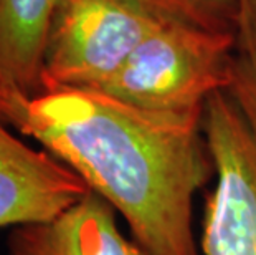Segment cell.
Wrapping results in <instances>:
<instances>
[{
  "label": "cell",
  "instance_id": "1",
  "mask_svg": "<svg viewBox=\"0 0 256 255\" xmlns=\"http://www.w3.org/2000/svg\"><path fill=\"white\" fill-rule=\"evenodd\" d=\"M204 111L142 110L78 86L0 96V118L110 202L146 255H200L194 202L215 176Z\"/></svg>",
  "mask_w": 256,
  "mask_h": 255
},
{
  "label": "cell",
  "instance_id": "2",
  "mask_svg": "<svg viewBox=\"0 0 256 255\" xmlns=\"http://www.w3.org/2000/svg\"><path fill=\"white\" fill-rule=\"evenodd\" d=\"M233 43L235 34L159 19L122 67L92 90L142 110H204L212 95L225 91Z\"/></svg>",
  "mask_w": 256,
  "mask_h": 255
},
{
  "label": "cell",
  "instance_id": "3",
  "mask_svg": "<svg viewBox=\"0 0 256 255\" xmlns=\"http://www.w3.org/2000/svg\"><path fill=\"white\" fill-rule=\"evenodd\" d=\"M159 19L138 0H58L43 57L45 88L101 86Z\"/></svg>",
  "mask_w": 256,
  "mask_h": 255
},
{
  "label": "cell",
  "instance_id": "4",
  "mask_svg": "<svg viewBox=\"0 0 256 255\" xmlns=\"http://www.w3.org/2000/svg\"><path fill=\"white\" fill-rule=\"evenodd\" d=\"M204 133L216 182L205 199L202 252L256 255V139L223 91L206 101Z\"/></svg>",
  "mask_w": 256,
  "mask_h": 255
},
{
  "label": "cell",
  "instance_id": "5",
  "mask_svg": "<svg viewBox=\"0 0 256 255\" xmlns=\"http://www.w3.org/2000/svg\"><path fill=\"white\" fill-rule=\"evenodd\" d=\"M12 129L0 118V229L50 222L91 191L72 167Z\"/></svg>",
  "mask_w": 256,
  "mask_h": 255
},
{
  "label": "cell",
  "instance_id": "6",
  "mask_svg": "<svg viewBox=\"0 0 256 255\" xmlns=\"http://www.w3.org/2000/svg\"><path fill=\"white\" fill-rule=\"evenodd\" d=\"M12 255H146L116 224V210L90 191L56 219L15 227Z\"/></svg>",
  "mask_w": 256,
  "mask_h": 255
},
{
  "label": "cell",
  "instance_id": "7",
  "mask_svg": "<svg viewBox=\"0 0 256 255\" xmlns=\"http://www.w3.org/2000/svg\"><path fill=\"white\" fill-rule=\"evenodd\" d=\"M58 0H0V96L42 93L46 37Z\"/></svg>",
  "mask_w": 256,
  "mask_h": 255
},
{
  "label": "cell",
  "instance_id": "8",
  "mask_svg": "<svg viewBox=\"0 0 256 255\" xmlns=\"http://www.w3.org/2000/svg\"><path fill=\"white\" fill-rule=\"evenodd\" d=\"M223 93L256 139V0H243Z\"/></svg>",
  "mask_w": 256,
  "mask_h": 255
},
{
  "label": "cell",
  "instance_id": "9",
  "mask_svg": "<svg viewBox=\"0 0 256 255\" xmlns=\"http://www.w3.org/2000/svg\"><path fill=\"white\" fill-rule=\"evenodd\" d=\"M160 19L182 22L198 29L235 34L243 0H138Z\"/></svg>",
  "mask_w": 256,
  "mask_h": 255
}]
</instances>
